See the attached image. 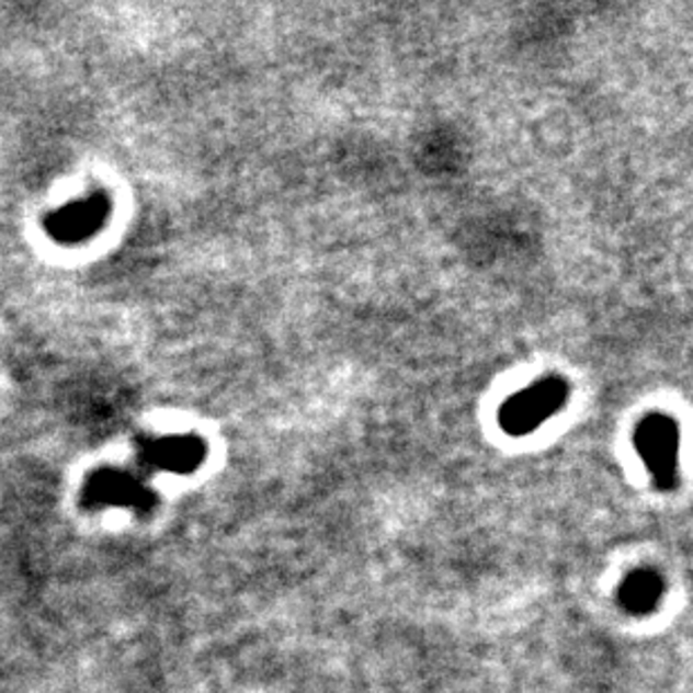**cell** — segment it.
Listing matches in <instances>:
<instances>
[{
  "label": "cell",
  "mask_w": 693,
  "mask_h": 693,
  "mask_svg": "<svg viewBox=\"0 0 693 693\" xmlns=\"http://www.w3.org/2000/svg\"><path fill=\"white\" fill-rule=\"evenodd\" d=\"M570 398V386L559 375H548L519 390L501 407L499 422L510 435H525L557 416Z\"/></svg>",
  "instance_id": "obj_1"
},
{
  "label": "cell",
  "mask_w": 693,
  "mask_h": 693,
  "mask_svg": "<svg viewBox=\"0 0 693 693\" xmlns=\"http://www.w3.org/2000/svg\"><path fill=\"white\" fill-rule=\"evenodd\" d=\"M81 505L86 510L124 508L135 514H148L158 505V497L148 489L135 472L120 467H99L81 489Z\"/></svg>",
  "instance_id": "obj_2"
},
{
  "label": "cell",
  "mask_w": 693,
  "mask_h": 693,
  "mask_svg": "<svg viewBox=\"0 0 693 693\" xmlns=\"http://www.w3.org/2000/svg\"><path fill=\"white\" fill-rule=\"evenodd\" d=\"M678 422L667 413H651L635 429V447L654 485L671 489L678 482Z\"/></svg>",
  "instance_id": "obj_3"
},
{
  "label": "cell",
  "mask_w": 693,
  "mask_h": 693,
  "mask_svg": "<svg viewBox=\"0 0 693 693\" xmlns=\"http://www.w3.org/2000/svg\"><path fill=\"white\" fill-rule=\"evenodd\" d=\"M111 201L104 191H94L45 216L47 236L61 245H79L106 225Z\"/></svg>",
  "instance_id": "obj_4"
},
{
  "label": "cell",
  "mask_w": 693,
  "mask_h": 693,
  "mask_svg": "<svg viewBox=\"0 0 693 693\" xmlns=\"http://www.w3.org/2000/svg\"><path fill=\"white\" fill-rule=\"evenodd\" d=\"M207 447L195 435L141 438L137 442V458L144 467L169 474H191L205 461Z\"/></svg>",
  "instance_id": "obj_5"
},
{
  "label": "cell",
  "mask_w": 693,
  "mask_h": 693,
  "mask_svg": "<svg viewBox=\"0 0 693 693\" xmlns=\"http://www.w3.org/2000/svg\"><path fill=\"white\" fill-rule=\"evenodd\" d=\"M662 577L654 570H635L620 588V602L628 613H649L662 600Z\"/></svg>",
  "instance_id": "obj_6"
}]
</instances>
